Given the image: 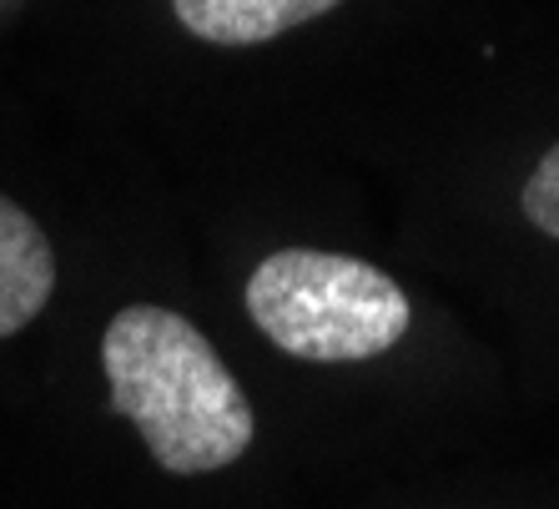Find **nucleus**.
I'll return each mask as SVG.
<instances>
[{
    "mask_svg": "<svg viewBox=\"0 0 559 509\" xmlns=\"http://www.w3.org/2000/svg\"><path fill=\"white\" fill-rule=\"evenodd\" d=\"M111 404L167 474L227 470L252 445V404L202 333L171 308L131 303L102 339Z\"/></svg>",
    "mask_w": 559,
    "mask_h": 509,
    "instance_id": "nucleus-1",
    "label": "nucleus"
},
{
    "mask_svg": "<svg viewBox=\"0 0 559 509\" xmlns=\"http://www.w3.org/2000/svg\"><path fill=\"white\" fill-rule=\"evenodd\" d=\"M242 303L262 339L308 364H364L408 333L404 287L348 252H273L252 268Z\"/></svg>",
    "mask_w": 559,
    "mask_h": 509,
    "instance_id": "nucleus-2",
    "label": "nucleus"
},
{
    "mask_svg": "<svg viewBox=\"0 0 559 509\" xmlns=\"http://www.w3.org/2000/svg\"><path fill=\"white\" fill-rule=\"evenodd\" d=\"M56 293V252L26 208L0 192V339L36 323Z\"/></svg>",
    "mask_w": 559,
    "mask_h": 509,
    "instance_id": "nucleus-3",
    "label": "nucleus"
},
{
    "mask_svg": "<svg viewBox=\"0 0 559 509\" xmlns=\"http://www.w3.org/2000/svg\"><path fill=\"white\" fill-rule=\"evenodd\" d=\"M338 5L343 0H171V15L207 46H262Z\"/></svg>",
    "mask_w": 559,
    "mask_h": 509,
    "instance_id": "nucleus-4",
    "label": "nucleus"
},
{
    "mask_svg": "<svg viewBox=\"0 0 559 509\" xmlns=\"http://www.w3.org/2000/svg\"><path fill=\"white\" fill-rule=\"evenodd\" d=\"M520 202H524V217H530L539 233L559 237V142L539 157V167H534V177L524 182Z\"/></svg>",
    "mask_w": 559,
    "mask_h": 509,
    "instance_id": "nucleus-5",
    "label": "nucleus"
}]
</instances>
